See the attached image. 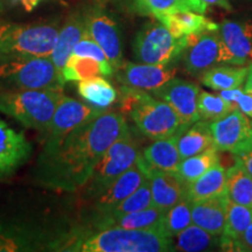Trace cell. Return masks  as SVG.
Segmentation results:
<instances>
[{
    "instance_id": "cell-1",
    "label": "cell",
    "mask_w": 252,
    "mask_h": 252,
    "mask_svg": "<svg viewBox=\"0 0 252 252\" xmlns=\"http://www.w3.org/2000/svg\"><path fill=\"white\" fill-rule=\"evenodd\" d=\"M128 131L124 116L105 110L63 137L46 140L34 169V181L56 190H77L89 182L109 147Z\"/></svg>"
},
{
    "instance_id": "cell-2",
    "label": "cell",
    "mask_w": 252,
    "mask_h": 252,
    "mask_svg": "<svg viewBox=\"0 0 252 252\" xmlns=\"http://www.w3.org/2000/svg\"><path fill=\"white\" fill-rule=\"evenodd\" d=\"M49 248L74 252H167L175 251L173 238L152 230L104 228L74 230L53 239Z\"/></svg>"
},
{
    "instance_id": "cell-3",
    "label": "cell",
    "mask_w": 252,
    "mask_h": 252,
    "mask_svg": "<svg viewBox=\"0 0 252 252\" xmlns=\"http://www.w3.org/2000/svg\"><path fill=\"white\" fill-rule=\"evenodd\" d=\"M121 111L128 116L137 128L151 140L162 139L182 133L188 126L168 103L154 98L147 91L123 86L121 89Z\"/></svg>"
},
{
    "instance_id": "cell-4",
    "label": "cell",
    "mask_w": 252,
    "mask_h": 252,
    "mask_svg": "<svg viewBox=\"0 0 252 252\" xmlns=\"http://www.w3.org/2000/svg\"><path fill=\"white\" fill-rule=\"evenodd\" d=\"M62 96V89L0 90V112L46 133Z\"/></svg>"
},
{
    "instance_id": "cell-5",
    "label": "cell",
    "mask_w": 252,
    "mask_h": 252,
    "mask_svg": "<svg viewBox=\"0 0 252 252\" xmlns=\"http://www.w3.org/2000/svg\"><path fill=\"white\" fill-rule=\"evenodd\" d=\"M61 76L50 58H0V90L63 89Z\"/></svg>"
},
{
    "instance_id": "cell-6",
    "label": "cell",
    "mask_w": 252,
    "mask_h": 252,
    "mask_svg": "<svg viewBox=\"0 0 252 252\" xmlns=\"http://www.w3.org/2000/svg\"><path fill=\"white\" fill-rule=\"evenodd\" d=\"M56 24L11 25L0 40V58H49L58 40Z\"/></svg>"
},
{
    "instance_id": "cell-7",
    "label": "cell",
    "mask_w": 252,
    "mask_h": 252,
    "mask_svg": "<svg viewBox=\"0 0 252 252\" xmlns=\"http://www.w3.org/2000/svg\"><path fill=\"white\" fill-rule=\"evenodd\" d=\"M186 47L187 36H174L158 20V23L146 24L138 32L133 42V55L141 63L168 65L180 58Z\"/></svg>"
},
{
    "instance_id": "cell-8",
    "label": "cell",
    "mask_w": 252,
    "mask_h": 252,
    "mask_svg": "<svg viewBox=\"0 0 252 252\" xmlns=\"http://www.w3.org/2000/svg\"><path fill=\"white\" fill-rule=\"evenodd\" d=\"M140 154L139 147L128 131L115 141L97 162L89 180L88 194L96 197L105 190L116 179L137 162Z\"/></svg>"
},
{
    "instance_id": "cell-9",
    "label": "cell",
    "mask_w": 252,
    "mask_h": 252,
    "mask_svg": "<svg viewBox=\"0 0 252 252\" xmlns=\"http://www.w3.org/2000/svg\"><path fill=\"white\" fill-rule=\"evenodd\" d=\"M215 147L222 152L238 154L252 146V118L235 109L224 117L210 122Z\"/></svg>"
},
{
    "instance_id": "cell-10",
    "label": "cell",
    "mask_w": 252,
    "mask_h": 252,
    "mask_svg": "<svg viewBox=\"0 0 252 252\" xmlns=\"http://www.w3.org/2000/svg\"><path fill=\"white\" fill-rule=\"evenodd\" d=\"M220 63L247 65L252 62V21L224 20L219 25Z\"/></svg>"
},
{
    "instance_id": "cell-11",
    "label": "cell",
    "mask_w": 252,
    "mask_h": 252,
    "mask_svg": "<svg viewBox=\"0 0 252 252\" xmlns=\"http://www.w3.org/2000/svg\"><path fill=\"white\" fill-rule=\"evenodd\" d=\"M86 32L105 53L108 61L116 72L124 63L121 33L112 17L100 8H93L84 15Z\"/></svg>"
},
{
    "instance_id": "cell-12",
    "label": "cell",
    "mask_w": 252,
    "mask_h": 252,
    "mask_svg": "<svg viewBox=\"0 0 252 252\" xmlns=\"http://www.w3.org/2000/svg\"><path fill=\"white\" fill-rule=\"evenodd\" d=\"M105 110L94 108L86 100H78L63 94L56 106L52 122L46 132V140L58 139L72 130L88 124Z\"/></svg>"
},
{
    "instance_id": "cell-13",
    "label": "cell",
    "mask_w": 252,
    "mask_h": 252,
    "mask_svg": "<svg viewBox=\"0 0 252 252\" xmlns=\"http://www.w3.org/2000/svg\"><path fill=\"white\" fill-rule=\"evenodd\" d=\"M184 67L190 75L202 74L220 63L219 28L187 36L184 50Z\"/></svg>"
},
{
    "instance_id": "cell-14",
    "label": "cell",
    "mask_w": 252,
    "mask_h": 252,
    "mask_svg": "<svg viewBox=\"0 0 252 252\" xmlns=\"http://www.w3.org/2000/svg\"><path fill=\"white\" fill-rule=\"evenodd\" d=\"M152 94L157 98L168 103L178 113L184 125L190 126L200 121L197 111L200 87L194 82L173 77L161 88L152 91Z\"/></svg>"
},
{
    "instance_id": "cell-15",
    "label": "cell",
    "mask_w": 252,
    "mask_h": 252,
    "mask_svg": "<svg viewBox=\"0 0 252 252\" xmlns=\"http://www.w3.org/2000/svg\"><path fill=\"white\" fill-rule=\"evenodd\" d=\"M174 75L175 69L169 68L168 65L141 62H124L116 71V78L122 86L151 93L171 81Z\"/></svg>"
},
{
    "instance_id": "cell-16",
    "label": "cell",
    "mask_w": 252,
    "mask_h": 252,
    "mask_svg": "<svg viewBox=\"0 0 252 252\" xmlns=\"http://www.w3.org/2000/svg\"><path fill=\"white\" fill-rule=\"evenodd\" d=\"M139 160L146 173L147 180L150 181L154 207L166 212L187 195V185L181 180L178 173L162 172L153 168L145 161L143 154Z\"/></svg>"
},
{
    "instance_id": "cell-17",
    "label": "cell",
    "mask_w": 252,
    "mask_h": 252,
    "mask_svg": "<svg viewBox=\"0 0 252 252\" xmlns=\"http://www.w3.org/2000/svg\"><path fill=\"white\" fill-rule=\"evenodd\" d=\"M139 158H138L137 162L131 168H128L127 171L123 173L105 190H103L102 193L97 195L96 202H94L96 216H100L109 213L112 208H115L123 200L130 196L133 191L137 190L144 184L147 176L143 166H141Z\"/></svg>"
},
{
    "instance_id": "cell-18",
    "label": "cell",
    "mask_w": 252,
    "mask_h": 252,
    "mask_svg": "<svg viewBox=\"0 0 252 252\" xmlns=\"http://www.w3.org/2000/svg\"><path fill=\"white\" fill-rule=\"evenodd\" d=\"M31 153L32 146L24 133L14 131L0 119V179L13 174Z\"/></svg>"
},
{
    "instance_id": "cell-19",
    "label": "cell",
    "mask_w": 252,
    "mask_h": 252,
    "mask_svg": "<svg viewBox=\"0 0 252 252\" xmlns=\"http://www.w3.org/2000/svg\"><path fill=\"white\" fill-rule=\"evenodd\" d=\"M229 201L226 193L195 201L191 204V220L210 234L220 236L224 229Z\"/></svg>"
},
{
    "instance_id": "cell-20",
    "label": "cell",
    "mask_w": 252,
    "mask_h": 252,
    "mask_svg": "<svg viewBox=\"0 0 252 252\" xmlns=\"http://www.w3.org/2000/svg\"><path fill=\"white\" fill-rule=\"evenodd\" d=\"M165 212L157 207H150L117 217H99L93 220V228H124L135 230H152L163 234L162 220ZM165 235V234H163Z\"/></svg>"
},
{
    "instance_id": "cell-21",
    "label": "cell",
    "mask_w": 252,
    "mask_h": 252,
    "mask_svg": "<svg viewBox=\"0 0 252 252\" xmlns=\"http://www.w3.org/2000/svg\"><path fill=\"white\" fill-rule=\"evenodd\" d=\"M84 33H86L84 15L78 13L71 14L65 21V24L63 25V27L60 28L58 40H56L54 49L49 56L60 74H61L62 69L65 67L69 58L72 55L75 46L84 35Z\"/></svg>"
},
{
    "instance_id": "cell-22",
    "label": "cell",
    "mask_w": 252,
    "mask_h": 252,
    "mask_svg": "<svg viewBox=\"0 0 252 252\" xmlns=\"http://www.w3.org/2000/svg\"><path fill=\"white\" fill-rule=\"evenodd\" d=\"M176 133L171 137L153 140V143L144 150L145 161L153 168L162 172L178 173L181 162L180 152L178 147L179 135Z\"/></svg>"
},
{
    "instance_id": "cell-23",
    "label": "cell",
    "mask_w": 252,
    "mask_h": 252,
    "mask_svg": "<svg viewBox=\"0 0 252 252\" xmlns=\"http://www.w3.org/2000/svg\"><path fill=\"white\" fill-rule=\"evenodd\" d=\"M158 20L165 25L176 37H184L219 28V25L213 23L203 14L191 11H180L172 14L161 15L158 18Z\"/></svg>"
},
{
    "instance_id": "cell-24",
    "label": "cell",
    "mask_w": 252,
    "mask_h": 252,
    "mask_svg": "<svg viewBox=\"0 0 252 252\" xmlns=\"http://www.w3.org/2000/svg\"><path fill=\"white\" fill-rule=\"evenodd\" d=\"M226 193V169L217 163L203 175L187 186V197L190 201L219 196Z\"/></svg>"
},
{
    "instance_id": "cell-25",
    "label": "cell",
    "mask_w": 252,
    "mask_h": 252,
    "mask_svg": "<svg viewBox=\"0 0 252 252\" xmlns=\"http://www.w3.org/2000/svg\"><path fill=\"white\" fill-rule=\"evenodd\" d=\"M178 147L181 160L188 157L196 156L198 153H202L204 151L212 149V147H215L209 122L197 121L194 124L188 126L179 135Z\"/></svg>"
},
{
    "instance_id": "cell-26",
    "label": "cell",
    "mask_w": 252,
    "mask_h": 252,
    "mask_svg": "<svg viewBox=\"0 0 252 252\" xmlns=\"http://www.w3.org/2000/svg\"><path fill=\"white\" fill-rule=\"evenodd\" d=\"M245 65H215L201 75V83L215 91L235 89L243 86L247 80Z\"/></svg>"
},
{
    "instance_id": "cell-27",
    "label": "cell",
    "mask_w": 252,
    "mask_h": 252,
    "mask_svg": "<svg viewBox=\"0 0 252 252\" xmlns=\"http://www.w3.org/2000/svg\"><path fill=\"white\" fill-rule=\"evenodd\" d=\"M60 75L62 83L65 84L67 82H81L102 75L111 76L113 75V69L111 65L103 64L94 59L72 54Z\"/></svg>"
},
{
    "instance_id": "cell-28",
    "label": "cell",
    "mask_w": 252,
    "mask_h": 252,
    "mask_svg": "<svg viewBox=\"0 0 252 252\" xmlns=\"http://www.w3.org/2000/svg\"><path fill=\"white\" fill-rule=\"evenodd\" d=\"M77 90L83 100L91 104L94 108L102 110H109L118 97L115 87L102 76H96L78 82Z\"/></svg>"
},
{
    "instance_id": "cell-29",
    "label": "cell",
    "mask_w": 252,
    "mask_h": 252,
    "mask_svg": "<svg viewBox=\"0 0 252 252\" xmlns=\"http://www.w3.org/2000/svg\"><path fill=\"white\" fill-rule=\"evenodd\" d=\"M236 158V162L226 169V194L231 202L252 207V176Z\"/></svg>"
},
{
    "instance_id": "cell-30",
    "label": "cell",
    "mask_w": 252,
    "mask_h": 252,
    "mask_svg": "<svg viewBox=\"0 0 252 252\" xmlns=\"http://www.w3.org/2000/svg\"><path fill=\"white\" fill-rule=\"evenodd\" d=\"M175 251L201 252L220 249V236L210 234L194 223L175 236Z\"/></svg>"
},
{
    "instance_id": "cell-31",
    "label": "cell",
    "mask_w": 252,
    "mask_h": 252,
    "mask_svg": "<svg viewBox=\"0 0 252 252\" xmlns=\"http://www.w3.org/2000/svg\"><path fill=\"white\" fill-rule=\"evenodd\" d=\"M252 222V207L229 201L224 229L220 235V250L230 251L232 242L244 232Z\"/></svg>"
},
{
    "instance_id": "cell-32",
    "label": "cell",
    "mask_w": 252,
    "mask_h": 252,
    "mask_svg": "<svg viewBox=\"0 0 252 252\" xmlns=\"http://www.w3.org/2000/svg\"><path fill=\"white\" fill-rule=\"evenodd\" d=\"M137 5L141 12L153 15L157 19L161 15L180 11L204 14L208 8V5L202 0H137Z\"/></svg>"
},
{
    "instance_id": "cell-33",
    "label": "cell",
    "mask_w": 252,
    "mask_h": 252,
    "mask_svg": "<svg viewBox=\"0 0 252 252\" xmlns=\"http://www.w3.org/2000/svg\"><path fill=\"white\" fill-rule=\"evenodd\" d=\"M217 163H220L219 150L216 147H212L196 156L182 159L179 165L178 175L188 186Z\"/></svg>"
},
{
    "instance_id": "cell-34",
    "label": "cell",
    "mask_w": 252,
    "mask_h": 252,
    "mask_svg": "<svg viewBox=\"0 0 252 252\" xmlns=\"http://www.w3.org/2000/svg\"><path fill=\"white\" fill-rule=\"evenodd\" d=\"M42 241L40 235L30 230L0 226V252L36 250L43 245Z\"/></svg>"
},
{
    "instance_id": "cell-35",
    "label": "cell",
    "mask_w": 252,
    "mask_h": 252,
    "mask_svg": "<svg viewBox=\"0 0 252 252\" xmlns=\"http://www.w3.org/2000/svg\"><path fill=\"white\" fill-rule=\"evenodd\" d=\"M191 204H193V201L189 200L186 195L178 203H175L168 210H166L163 214L162 229L163 234L167 237H175L176 235L180 234L182 230H185L193 223V220H191Z\"/></svg>"
},
{
    "instance_id": "cell-36",
    "label": "cell",
    "mask_w": 252,
    "mask_h": 252,
    "mask_svg": "<svg viewBox=\"0 0 252 252\" xmlns=\"http://www.w3.org/2000/svg\"><path fill=\"white\" fill-rule=\"evenodd\" d=\"M150 207H153V198L150 181L146 179L144 184L137 190L133 191L130 196H127L115 208H112L109 213L100 216H96L94 219H99V217H117L125 215V214L139 212V210H144Z\"/></svg>"
},
{
    "instance_id": "cell-37",
    "label": "cell",
    "mask_w": 252,
    "mask_h": 252,
    "mask_svg": "<svg viewBox=\"0 0 252 252\" xmlns=\"http://www.w3.org/2000/svg\"><path fill=\"white\" fill-rule=\"evenodd\" d=\"M235 110L220 94L200 91L197 99V111L200 121L214 122L224 117L230 111Z\"/></svg>"
},
{
    "instance_id": "cell-38",
    "label": "cell",
    "mask_w": 252,
    "mask_h": 252,
    "mask_svg": "<svg viewBox=\"0 0 252 252\" xmlns=\"http://www.w3.org/2000/svg\"><path fill=\"white\" fill-rule=\"evenodd\" d=\"M72 54L77 56H83V58L94 59L96 60V61L103 63V64L111 65L108 61L105 53L103 52V49L98 46V43L94 42V41L88 35L87 32L84 33V35L81 37V40L78 41L77 45L75 46Z\"/></svg>"
},
{
    "instance_id": "cell-39",
    "label": "cell",
    "mask_w": 252,
    "mask_h": 252,
    "mask_svg": "<svg viewBox=\"0 0 252 252\" xmlns=\"http://www.w3.org/2000/svg\"><path fill=\"white\" fill-rule=\"evenodd\" d=\"M230 251H252V222L243 234L232 242Z\"/></svg>"
},
{
    "instance_id": "cell-40",
    "label": "cell",
    "mask_w": 252,
    "mask_h": 252,
    "mask_svg": "<svg viewBox=\"0 0 252 252\" xmlns=\"http://www.w3.org/2000/svg\"><path fill=\"white\" fill-rule=\"evenodd\" d=\"M237 109L252 118V93L243 91L237 100Z\"/></svg>"
},
{
    "instance_id": "cell-41",
    "label": "cell",
    "mask_w": 252,
    "mask_h": 252,
    "mask_svg": "<svg viewBox=\"0 0 252 252\" xmlns=\"http://www.w3.org/2000/svg\"><path fill=\"white\" fill-rule=\"evenodd\" d=\"M235 156L241 160L243 166L245 167V169H247L252 176V146L250 149L242 151V152H239L238 154H235Z\"/></svg>"
},
{
    "instance_id": "cell-42",
    "label": "cell",
    "mask_w": 252,
    "mask_h": 252,
    "mask_svg": "<svg viewBox=\"0 0 252 252\" xmlns=\"http://www.w3.org/2000/svg\"><path fill=\"white\" fill-rule=\"evenodd\" d=\"M202 1L206 2L208 6L209 5L219 6V7L224 8V9H226V11H231L232 9L229 0H202Z\"/></svg>"
},
{
    "instance_id": "cell-43",
    "label": "cell",
    "mask_w": 252,
    "mask_h": 252,
    "mask_svg": "<svg viewBox=\"0 0 252 252\" xmlns=\"http://www.w3.org/2000/svg\"><path fill=\"white\" fill-rule=\"evenodd\" d=\"M244 90L248 93H252V62L248 65V75L247 80H245Z\"/></svg>"
},
{
    "instance_id": "cell-44",
    "label": "cell",
    "mask_w": 252,
    "mask_h": 252,
    "mask_svg": "<svg viewBox=\"0 0 252 252\" xmlns=\"http://www.w3.org/2000/svg\"><path fill=\"white\" fill-rule=\"evenodd\" d=\"M40 1L41 0H20V2L27 11H32L33 8H35Z\"/></svg>"
},
{
    "instance_id": "cell-45",
    "label": "cell",
    "mask_w": 252,
    "mask_h": 252,
    "mask_svg": "<svg viewBox=\"0 0 252 252\" xmlns=\"http://www.w3.org/2000/svg\"><path fill=\"white\" fill-rule=\"evenodd\" d=\"M9 27H11V24L7 23V21L1 20V19H0V40H1V37L4 36L6 31H7Z\"/></svg>"
}]
</instances>
